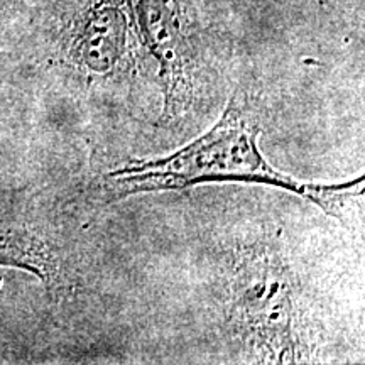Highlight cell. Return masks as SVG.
Wrapping results in <instances>:
<instances>
[{
	"label": "cell",
	"instance_id": "277c9868",
	"mask_svg": "<svg viewBox=\"0 0 365 365\" xmlns=\"http://www.w3.org/2000/svg\"><path fill=\"white\" fill-rule=\"evenodd\" d=\"M134 11L161 91V120L178 124L208 97L220 41L203 0H134Z\"/></svg>",
	"mask_w": 365,
	"mask_h": 365
},
{
	"label": "cell",
	"instance_id": "7a4b0ae2",
	"mask_svg": "<svg viewBox=\"0 0 365 365\" xmlns=\"http://www.w3.org/2000/svg\"><path fill=\"white\" fill-rule=\"evenodd\" d=\"M223 330L254 364H303L318 357L322 325L279 228L259 227L223 245L218 257Z\"/></svg>",
	"mask_w": 365,
	"mask_h": 365
},
{
	"label": "cell",
	"instance_id": "5b68a950",
	"mask_svg": "<svg viewBox=\"0 0 365 365\" xmlns=\"http://www.w3.org/2000/svg\"><path fill=\"white\" fill-rule=\"evenodd\" d=\"M0 267L33 274L54 301L75 291L71 250L46 223L17 210H0Z\"/></svg>",
	"mask_w": 365,
	"mask_h": 365
},
{
	"label": "cell",
	"instance_id": "6da1fadb",
	"mask_svg": "<svg viewBox=\"0 0 365 365\" xmlns=\"http://www.w3.org/2000/svg\"><path fill=\"white\" fill-rule=\"evenodd\" d=\"M262 124L249 90H235L222 117L207 132L161 158L135 159L100 176L97 190L107 203L135 195L185 191L213 182L266 185L301 196L328 217L345 222L362 196L364 178L346 182H312L284 175L261 149Z\"/></svg>",
	"mask_w": 365,
	"mask_h": 365
},
{
	"label": "cell",
	"instance_id": "3957f363",
	"mask_svg": "<svg viewBox=\"0 0 365 365\" xmlns=\"http://www.w3.org/2000/svg\"><path fill=\"white\" fill-rule=\"evenodd\" d=\"M24 46L36 68L90 93H124L154 73L134 0H41Z\"/></svg>",
	"mask_w": 365,
	"mask_h": 365
}]
</instances>
